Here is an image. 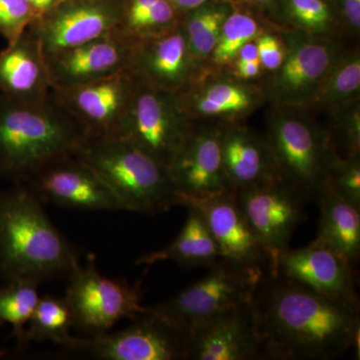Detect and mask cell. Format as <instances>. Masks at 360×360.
Wrapping results in <instances>:
<instances>
[{
  "label": "cell",
  "instance_id": "6da1fadb",
  "mask_svg": "<svg viewBox=\"0 0 360 360\" xmlns=\"http://www.w3.org/2000/svg\"><path fill=\"white\" fill-rule=\"evenodd\" d=\"M252 303L260 359L330 360L359 347V310L285 277L265 274Z\"/></svg>",
  "mask_w": 360,
  "mask_h": 360
},
{
  "label": "cell",
  "instance_id": "7a4b0ae2",
  "mask_svg": "<svg viewBox=\"0 0 360 360\" xmlns=\"http://www.w3.org/2000/svg\"><path fill=\"white\" fill-rule=\"evenodd\" d=\"M89 136L51 96L22 103L0 94V176L23 184L52 163L77 155Z\"/></svg>",
  "mask_w": 360,
  "mask_h": 360
},
{
  "label": "cell",
  "instance_id": "3957f363",
  "mask_svg": "<svg viewBox=\"0 0 360 360\" xmlns=\"http://www.w3.org/2000/svg\"><path fill=\"white\" fill-rule=\"evenodd\" d=\"M79 264L75 248L30 187L18 184L0 191V274L7 281L41 283L68 277Z\"/></svg>",
  "mask_w": 360,
  "mask_h": 360
},
{
  "label": "cell",
  "instance_id": "277c9868",
  "mask_svg": "<svg viewBox=\"0 0 360 360\" xmlns=\"http://www.w3.org/2000/svg\"><path fill=\"white\" fill-rule=\"evenodd\" d=\"M75 156L110 187L125 212L156 215L179 205L167 168L125 139H89Z\"/></svg>",
  "mask_w": 360,
  "mask_h": 360
},
{
  "label": "cell",
  "instance_id": "5b68a950",
  "mask_svg": "<svg viewBox=\"0 0 360 360\" xmlns=\"http://www.w3.org/2000/svg\"><path fill=\"white\" fill-rule=\"evenodd\" d=\"M200 281L167 302L148 307L175 328L189 331L225 310L251 302L265 272L219 258Z\"/></svg>",
  "mask_w": 360,
  "mask_h": 360
},
{
  "label": "cell",
  "instance_id": "8992f818",
  "mask_svg": "<svg viewBox=\"0 0 360 360\" xmlns=\"http://www.w3.org/2000/svg\"><path fill=\"white\" fill-rule=\"evenodd\" d=\"M191 127L179 94L135 77L134 94L118 137L167 169Z\"/></svg>",
  "mask_w": 360,
  "mask_h": 360
},
{
  "label": "cell",
  "instance_id": "52a82bcc",
  "mask_svg": "<svg viewBox=\"0 0 360 360\" xmlns=\"http://www.w3.org/2000/svg\"><path fill=\"white\" fill-rule=\"evenodd\" d=\"M65 300L75 319V328L89 335L108 333L122 319H135L144 310L141 283L103 276L94 255L71 272Z\"/></svg>",
  "mask_w": 360,
  "mask_h": 360
},
{
  "label": "cell",
  "instance_id": "ba28073f",
  "mask_svg": "<svg viewBox=\"0 0 360 360\" xmlns=\"http://www.w3.org/2000/svg\"><path fill=\"white\" fill-rule=\"evenodd\" d=\"M68 352L103 360H187L189 335L144 307L122 330L75 336Z\"/></svg>",
  "mask_w": 360,
  "mask_h": 360
},
{
  "label": "cell",
  "instance_id": "9c48e42d",
  "mask_svg": "<svg viewBox=\"0 0 360 360\" xmlns=\"http://www.w3.org/2000/svg\"><path fill=\"white\" fill-rule=\"evenodd\" d=\"M248 224L270 258L274 274L279 255L290 248L293 232L307 217L309 198L283 176L236 191Z\"/></svg>",
  "mask_w": 360,
  "mask_h": 360
},
{
  "label": "cell",
  "instance_id": "30bf717a",
  "mask_svg": "<svg viewBox=\"0 0 360 360\" xmlns=\"http://www.w3.org/2000/svg\"><path fill=\"white\" fill-rule=\"evenodd\" d=\"M281 176L317 200L336 156L326 135L307 120L279 116L272 122L269 142Z\"/></svg>",
  "mask_w": 360,
  "mask_h": 360
},
{
  "label": "cell",
  "instance_id": "8fae6325",
  "mask_svg": "<svg viewBox=\"0 0 360 360\" xmlns=\"http://www.w3.org/2000/svg\"><path fill=\"white\" fill-rule=\"evenodd\" d=\"M135 77L129 70L89 84L52 89L53 96L68 110L89 139L118 137L127 115Z\"/></svg>",
  "mask_w": 360,
  "mask_h": 360
},
{
  "label": "cell",
  "instance_id": "7c38bea8",
  "mask_svg": "<svg viewBox=\"0 0 360 360\" xmlns=\"http://www.w3.org/2000/svg\"><path fill=\"white\" fill-rule=\"evenodd\" d=\"M276 274L349 309L359 310L355 266L315 239L305 248H290L281 253L271 276Z\"/></svg>",
  "mask_w": 360,
  "mask_h": 360
},
{
  "label": "cell",
  "instance_id": "4fadbf2b",
  "mask_svg": "<svg viewBox=\"0 0 360 360\" xmlns=\"http://www.w3.org/2000/svg\"><path fill=\"white\" fill-rule=\"evenodd\" d=\"M222 134L217 129L191 127L186 141L167 168L177 195L205 200L234 191L224 167Z\"/></svg>",
  "mask_w": 360,
  "mask_h": 360
},
{
  "label": "cell",
  "instance_id": "5bb4252c",
  "mask_svg": "<svg viewBox=\"0 0 360 360\" xmlns=\"http://www.w3.org/2000/svg\"><path fill=\"white\" fill-rule=\"evenodd\" d=\"M26 184L42 202L89 212H125L110 187L77 156L52 163Z\"/></svg>",
  "mask_w": 360,
  "mask_h": 360
},
{
  "label": "cell",
  "instance_id": "9a60e30c",
  "mask_svg": "<svg viewBox=\"0 0 360 360\" xmlns=\"http://www.w3.org/2000/svg\"><path fill=\"white\" fill-rule=\"evenodd\" d=\"M122 16L123 9L104 0H72L54 6L32 25L46 56L117 32Z\"/></svg>",
  "mask_w": 360,
  "mask_h": 360
},
{
  "label": "cell",
  "instance_id": "2e32d148",
  "mask_svg": "<svg viewBox=\"0 0 360 360\" xmlns=\"http://www.w3.org/2000/svg\"><path fill=\"white\" fill-rule=\"evenodd\" d=\"M134 41L120 30L46 54L52 89H68L129 70Z\"/></svg>",
  "mask_w": 360,
  "mask_h": 360
},
{
  "label": "cell",
  "instance_id": "e0dca14e",
  "mask_svg": "<svg viewBox=\"0 0 360 360\" xmlns=\"http://www.w3.org/2000/svg\"><path fill=\"white\" fill-rule=\"evenodd\" d=\"M188 335L191 360H251L262 354L252 302L215 315L191 329Z\"/></svg>",
  "mask_w": 360,
  "mask_h": 360
},
{
  "label": "cell",
  "instance_id": "ac0fdd59",
  "mask_svg": "<svg viewBox=\"0 0 360 360\" xmlns=\"http://www.w3.org/2000/svg\"><path fill=\"white\" fill-rule=\"evenodd\" d=\"M179 205L194 206L205 217L221 258L270 274L266 251L253 233L236 200V191L205 198H180Z\"/></svg>",
  "mask_w": 360,
  "mask_h": 360
},
{
  "label": "cell",
  "instance_id": "d6986e66",
  "mask_svg": "<svg viewBox=\"0 0 360 360\" xmlns=\"http://www.w3.org/2000/svg\"><path fill=\"white\" fill-rule=\"evenodd\" d=\"M191 56L184 30L172 27L134 40L129 70L148 84L179 94L188 80Z\"/></svg>",
  "mask_w": 360,
  "mask_h": 360
},
{
  "label": "cell",
  "instance_id": "ffe728a7",
  "mask_svg": "<svg viewBox=\"0 0 360 360\" xmlns=\"http://www.w3.org/2000/svg\"><path fill=\"white\" fill-rule=\"evenodd\" d=\"M0 94L22 103H39L51 96L46 58L32 23L0 51Z\"/></svg>",
  "mask_w": 360,
  "mask_h": 360
},
{
  "label": "cell",
  "instance_id": "44dd1931",
  "mask_svg": "<svg viewBox=\"0 0 360 360\" xmlns=\"http://www.w3.org/2000/svg\"><path fill=\"white\" fill-rule=\"evenodd\" d=\"M335 60V51L316 41L298 44L285 56L274 80V92L283 103L311 101Z\"/></svg>",
  "mask_w": 360,
  "mask_h": 360
},
{
  "label": "cell",
  "instance_id": "7402d4cb",
  "mask_svg": "<svg viewBox=\"0 0 360 360\" xmlns=\"http://www.w3.org/2000/svg\"><path fill=\"white\" fill-rule=\"evenodd\" d=\"M222 160L234 191L281 177L269 143L245 129L224 130Z\"/></svg>",
  "mask_w": 360,
  "mask_h": 360
},
{
  "label": "cell",
  "instance_id": "603a6c76",
  "mask_svg": "<svg viewBox=\"0 0 360 360\" xmlns=\"http://www.w3.org/2000/svg\"><path fill=\"white\" fill-rule=\"evenodd\" d=\"M186 207L188 215L176 238L162 250L137 258L135 264L150 266L156 262L169 260L181 267H210L221 258L203 215L194 206Z\"/></svg>",
  "mask_w": 360,
  "mask_h": 360
},
{
  "label": "cell",
  "instance_id": "cb8c5ba5",
  "mask_svg": "<svg viewBox=\"0 0 360 360\" xmlns=\"http://www.w3.org/2000/svg\"><path fill=\"white\" fill-rule=\"evenodd\" d=\"M316 200L321 207V219L315 240L356 266L360 257V210L326 184Z\"/></svg>",
  "mask_w": 360,
  "mask_h": 360
},
{
  "label": "cell",
  "instance_id": "d4e9b609",
  "mask_svg": "<svg viewBox=\"0 0 360 360\" xmlns=\"http://www.w3.org/2000/svg\"><path fill=\"white\" fill-rule=\"evenodd\" d=\"M75 319L65 297L46 295L40 297L23 336L22 345L30 341H51L65 350L70 347L75 336Z\"/></svg>",
  "mask_w": 360,
  "mask_h": 360
},
{
  "label": "cell",
  "instance_id": "484cf974",
  "mask_svg": "<svg viewBox=\"0 0 360 360\" xmlns=\"http://www.w3.org/2000/svg\"><path fill=\"white\" fill-rule=\"evenodd\" d=\"M39 283L27 279L9 281L0 286V326H11L13 338L23 343L25 328L40 298Z\"/></svg>",
  "mask_w": 360,
  "mask_h": 360
},
{
  "label": "cell",
  "instance_id": "4316f807",
  "mask_svg": "<svg viewBox=\"0 0 360 360\" xmlns=\"http://www.w3.org/2000/svg\"><path fill=\"white\" fill-rule=\"evenodd\" d=\"M360 89V59L356 54L333 60L311 101L322 105L347 103Z\"/></svg>",
  "mask_w": 360,
  "mask_h": 360
},
{
  "label": "cell",
  "instance_id": "83f0119b",
  "mask_svg": "<svg viewBox=\"0 0 360 360\" xmlns=\"http://www.w3.org/2000/svg\"><path fill=\"white\" fill-rule=\"evenodd\" d=\"M255 101V94L248 87L219 82L194 96L191 108L201 115H231L250 110Z\"/></svg>",
  "mask_w": 360,
  "mask_h": 360
},
{
  "label": "cell",
  "instance_id": "f1b7e54d",
  "mask_svg": "<svg viewBox=\"0 0 360 360\" xmlns=\"http://www.w3.org/2000/svg\"><path fill=\"white\" fill-rule=\"evenodd\" d=\"M227 15L221 7H205L189 16L184 30L191 56L202 58L212 53Z\"/></svg>",
  "mask_w": 360,
  "mask_h": 360
},
{
  "label": "cell",
  "instance_id": "f546056e",
  "mask_svg": "<svg viewBox=\"0 0 360 360\" xmlns=\"http://www.w3.org/2000/svg\"><path fill=\"white\" fill-rule=\"evenodd\" d=\"M257 32V21L248 14L236 13L227 15L212 51L213 60L219 65L233 60L241 47L255 39Z\"/></svg>",
  "mask_w": 360,
  "mask_h": 360
},
{
  "label": "cell",
  "instance_id": "4dcf8cb0",
  "mask_svg": "<svg viewBox=\"0 0 360 360\" xmlns=\"http://www.w3.org/2000/svg\"><path fill=\"white\" fill-rule=\"evenodd\" d=\"M326 186L340 198L360 210V165L359 155L347 160L335 158L329 168Z\"/></svg>",
  "mask_w": 360,
  "mask_h": 360
},
{
  "label": "cell",
  "instance_id": "1f68e13d",
  "mask_svg": "<svg viewBox=\"0 0 360 360\" xmlns=\"http://www.w3.org/2000/svg\"><path fill=\"white\" fill-rule=\"evenodd\" d=\"M35 20L37 14L30 0H0V34L7 44H14Z\"/></svg>",
  "mask_w": 360,
  "mask_h": 360
},
{
  "label": "cell",
  "instance_id": "d6a6232c",
  "mask_svg": "<svg viewBox=\"0 0 360 360\" xmlns=\"http://www.w3.org/2000/svg\"><path fill=\"white\" fill-rule=\"evenodd\" d=\"M288 9L293 20L310 32L328 30L330 11L323 0H288Z\"/></svg>",
  "mask_w": 360,
  "mask_h": 360
},
{
  "label": "cell",
  "instance_id": "836d02e7",
  "mask_svg": "<svg viewBox=\"0 0 360 360\" xmlns=\"http://www.w3.org/2000/svg\"><path fill=\"white\" fill-rule=\"evenodd\" d=\"M255 44L262 65L269 70H278L285 58V51L281 41L274 35L264 34L258 37Z\"/></svg>",
  "mask_w": 360,
  "mask_h": 360
},
{
  "label": "cell",
  "instance_id": "e575fe53",
  "mask_svg": "<svg viewBox=\"0 0 360 360\" xmlns=\"http://www.w3.org/2000/svg\"><path fill=\"white\" fill-rule=\"evenodd\" d=\"M342 9L349 25L359 30L360 26V0H342Z\"/></svg>",
  "mask_w": 360,
  "mask_h": 360
},
{
  "label": "cell",
  "instance_id": "d590c367",
  "mask_svg": "<svg viewBox=\"0 0 360 360\" xmlns=\"http://www.w3.org/2000/svg\"><path fill=\"white\" fill-rule=\"evenodd\" d=\"M236 66H238L239 77L250 79V78L257 77L262 65L259 59H255V60L248 61V63H236Z\"/></svg>",
  "mask_w": 360,
  "mask_h": 360
},
{
  "label": "cell",
  "instance_id": "8d00e7d4",
  "mask_svg": "<svg viewBox=\"0 0 360 360\" xmlns=\"http://www.w3.org/2000/svg\"><path fill=\"white\" fill-rule=\"evenodd\" d=\"M238 63H248V61L255 60L258 58L257 46L255 42L248 41V44L243 45L239 51L238 56Z\"/></svg>",
  "mask_w": 360,
  "mask_h": 360
},
{
  "label": "cell",
  "instance_id": "74e56055",
  "mask_svg": "<svg viewBox=\"0 0 360 360\" xmlns=\"http://www.w3.org/2000/svg\"><path fill=\"white\" fill-rule=\"evenodd\" d=\"M30 1L37 14V20L58 4V0H30Z\"/></svg>",
  "mask_w": 360,
  "mask_h": 360
},
{
  "label": "cell",
  "instance_id": "f35d334b",
  "mask_svg": "<svg viewBox=\"0 0 360 360\" xmlns=\"http://www.w3.org/2000/svg\"><path fill=\"white\" fill-rule=\"evenodd\" d=\"M206 0H172V4L179 8L193 9L198 8Z\"/></svg>",
  "mask_w": 360,
  "mask_h": 360
},
{
  "label": "cell",
  "instance_id": "ab89813d",
  "mask_svg": "<svg viewBox=\"0 0 360 360\" xmlns=\"http://www.w3.org/2000/svg\"><path fill=\"white\" fill-rule=\"evenodd\" d=\"M255 1H260V2H262V1H267V0H255Z\"/></svg>",
  "mask_w": 360,
  "mask_h": 360
}]
</instances>
